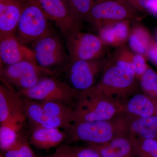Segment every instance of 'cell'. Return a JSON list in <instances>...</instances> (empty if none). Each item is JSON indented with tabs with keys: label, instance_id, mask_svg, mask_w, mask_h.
Returning a JSON list of instances; mask_svg holds the SVG:
<instances>
[{
	"label": "cell",
	"instance_id": "cell-1",
	"mask_svg": "<svg viewBox=\"0 0 157 157\" xmlns=\"http://www.w3.org/2000/svg\"><path fill=\"white\" fill-rule=\"evenodd\" d=\"M65 131L67 144L78 141L104 144L116 137L129 135V122L122 113L109 120L73 122Z\"/></svg>",
	"mask_w": 157,
	"mask_h": 157
},
{
	"label": "cell",
	"instance_id": "cell-2",
	"mask_svg": "<svg viewBox=\"0 0 157 157\" xmlns=\"http://www.w3.org/2000/svg\"><path fill=\"white\" fill-rule=\"evenodd\" d=\"M73 106V122L109 120L122 113V104L105 95L97 85L78 92Z\"/></svg>",
	"mask_w": 157,
	"mask_h": 157
},
{
	"label": "cell",
	"instance_id": "cell-3",
	"mask_svg": "<svg viewBox=\"0 0 157 157\" xmlns=\"http://www.w3.org/2000/svg\"><path fill=\"white\" fill-rule=\"evenodd\" d=\"M101 81L97 86L105 95L122 104L135 94L138 78L132 70L105 63Z\"/></svg>",
	"mask_w": 157,
	"mask_h": 157
},
{
	"label": "cell",
	"instance_id": "cell-4",
	"mask_svg": "<svg viewBox=\"0 0 157 157\" xmlns=\"http://www.w3.org/2000/svg\"><path fill=\"white\" fill-rule=\"evenodd\" d=\"M49 19L35 0H25L15 37L24 45L52 33Z\"/></svg>",
	"mask_w": 157,
	"mask_h": 157
},
{
	"label": "cell",
	"instance_id": "cell-5",
	"mask_svg": "<svg viewBox=\"0 0 157 157\" xmlns=\"http://www.w3.org/2000/svg\"><path fill=\"white\" fill-rule=\"evenodd\" d=\"M23 98L42 102L57 101L73 105L78 96V92L71 86L56 78L45 76L33 87L18 90Z\"/></svg>",
	"mask_w": 157,
	"mask_h": 157
},
{
	"label": "cell",
	"instance_id": "cell-6",
	"mask_svg": "<svg viewBox=\"0 0 157 157\" xmlns=\"http://www.w3.org/2000/svg\"><path fill=\"white\" fill-rule=\"evenodd\" d=\"M54 71L42 67L36 63L22 61L14 64L1 67V79L18 90H26L33 87L41 78L51 76Z\"/></svg>",
	"mask_w": 157,
	"mask_h": 157
},
{
	"label": "cell",
	"instance_id": "cell-7",
	"mask_svg": "<svg viewBox=\"0 0 157 157\" xmlns=\"http://www.w3.org/2000/svg\"><path fill=\"white\" fill-rule=\"evenodd\" d=\"M65 38L70 62L101 59L107 50V45L99 36L81 30L74 31Z\"/></svg>",
	"mask_w": 157,
	"mask_h": 157
},
{
	"label": "cell",
	"instance_id": "cell-8",
	"mask_svg": "<svg viewBox=\"0 0 157 157\" xmlns=\"http://www.w3.org/2000/svg\"><path fill=\"white\" fill-rule=\"evenodd\" d=\"M138 12L122 0H104L95 2L88 22L97 29L103 26L122 21L135 19Z\"/></svg>",
	"mask_w": 157,
	"mask_h": 157
},
{
	"label": "cell",
	"instance_id": "cell-9",
	"mask_svg": "<svg viewBox=\"0 0 157 157\" xmlns=\"http://www.w3.org/2000/svg\"><path fill=\"white\" fill-rule=\"evenodd\" d=\"M35 1L64 38L74 31L81 30L82 22L73 14L65 0Z\"/></svg>",
	"mask_w": 157,
	"mask_h": 157
},
{
	"label": "cell",
	"instance_id": "cell-10",
	"mask_svg": "<svg viewBox=\"0 0 157 157\" xmlns=\"http://www.w3.org/2000/svg\"><path fill=\"white\" fill-rule=\"evenodd\" d=\"M32 44L37 64L42 67L48 68L60 64L67 59H69L61 41L53 33L40 38Z\"/></svg>",
	"mask_w": 157,
	"mask_h": 157
},
{
	"label": "cell",
	"instance_id": "cell-11",
	"mask_svg": "<svg viewBox=\"0 0 157 157\" xmlns=\"http://www.w3.org/2000/svg\"><path fill=\"white\" fill-rule=\"evenodd\" d=\"M68 77L71 86L78 92L94 86L96 77L104 69L105 63L101 59L70 62Z\"/></svg>",
	"mask_w": 157,
	"mask_h": 157
},
{
	"label": "cell",
	"instance_id": "cell-12",
	"mask_svg": "<svg viewBox=\"0 0 157 157\" xmlns=\"http://www.w3.org/2000/svg\"><path fill=\"white\" fill-rule=\"evenodd\" d=\"M25 0H0V40L15 36Z\"/></svg>",
	"mask_w": 157,
	"mask_h": 157
},
{
	"label": "cell",
	"instance_id": "cell-13",
	"mask_svg": "<svg viewBox=\"0 0 157 157\" xmlns=\"http://www.w3.org/2000/svg\"><path fill=\"white\" fill-rule=\"evenodd\" d=\"M122 113L128 121L157 115V99L135 94L123 103Z\"/></svg>",
	"mask_w": 157,
	"mask_h": 157
},
{
	"label": "cell",
	"instance_id": "cell-14",
	"mask_svg": "<svg viewBox=\"0 0 157 157\" xmlns=\"http://www.w3.org/2000/svg\"><path fill=\"white\" fill-rule=\"evenodd\" d=\"M0 59L4 66L22 61L36 63L33 49L20 42L15 36L0 40Z\"/></svg>",
	"mask_w": 157,
	"mask_h": 157
},
{
	"label": "cell",
	"instance_id": "cell-15",
	"mask_svg": "<svg viewBox=\"0 0 157 157\" xmlns=\"http://www.w3.org/2000/svg\"><path fill=\"white\" fill-rule=\"evenodd\" d=\"M2 82L0 86V124L15 114L25 113L24 98L10 84Z\"/></svg>",
	"mask_w": 157,
	"mask_h": 157
},
{
	"label": "cell",
	"instance_id": "cell-16",
	"mask_svg": "<svg viewBox=\"0 0 157 157\" xmlns=\"http://www.w3.org/2000/svg\"><path fill=\"white\" fill-rule=\"evenodd\" d=\"M26 121L25 113H20L0 124V148L2 151L15 146L22 139L21 133Z\"/></svg>",
	"mask_w": 157,
	"mask_h": 157
},
{
	"label": "cell",
	"instance_id": "cell-17",
	"mask_svg": "<svg viewBox=\"0 0 157 157\" xmlns=\"http://www.w3.org/2000/svg\"><path fill=\"white\" fill-rule=\"evenodd\" d=\"M61 129L34 128L30 136L29 143L36 148L46 151L58 147L65 142L67 138L66 131Z\"/></svg>",
	"mask_w": 157,
	"mask_h": 157
},
{
	"label": "cell",
	"instance_id": "cell-18",
	"mask_svg": "<svg viewBox=\"0 0 157 157\" xmlns=\"http://www.w3.org/2000/svg\"><path fill=\"white\" fill-rule=\"evenodd\" d=\"M24 98V112L27 120L34 128L37 127L53 128L56 118L48 115L43 109L41 102Z\"/></svg>",
	"mask_w": 157,
	"mask_h": 157
},
{
	"label": "cell",
	"instance_id": "cell-19",
	"mask_svg": "<svg viewBox=\"0 0 157 157\" xmlns=\"http://www.w3.org/2000/svg\"><path fill=\"white\" fill-rule=\"evenodd\" d=\"M128 122L131 137L157 140V115Z\"/></svg>",
	"mask_w": 157,
	"mask_h": 157
},
{
	"label": "cell",
	"instance_id": "cell-20",
	"mask_svg": "<svg viewBox=\"0 0 157 157\" xmlns=\"http://www.w3.org/2000/svg\"><path fill=\"white\" fill-rule=\"evenodd\" d=\"M128 41L130 48L135 53L144 56L153 42L148 31L139 25L135 26L131 30Z\"/></svg>",
	"mask_w": 157,
	"mask_h": 157
},
{
	"label": "cell",
	"instance_id": "cell-21",
	"mask_svg": "<svg viewBox=\"0 0 157 157\" xmlns=\"http://www.w3.org/2000/svg\"><path fill=\"white\" fill-rule=\"evenodd\" d=\"M40 102L45 113L48 115L63 119L73 123L74 110L73 105L57 101Z\"/></svg>",
	"mask_w": 157,
	"mask_h": 157
},
{
	"label": "cell",
	"instance_id": "cell-22",
	"mask_svg": "<svg viewBox=\"0 0 157 157\" xmlns=\"http://www.w3.org/2000/svg\"><path fill=\"white\" fill-rule=\"evenodd\" d=\"M68 7L81 22L88 21L91 11L95 2L94 0H65Z\"/></svg>",
	"mask_w": 157,
	"mask_h": 157
},
{
	"label": "cell",
	"instance_id": "cell-23",
	"mask_svg": "<svg viewBox=\"0 0 157 157\" xmlns=\"http://www.w3.org/2000/svg\"><path fill=\"white\" fill-rule=\"evenodd\" d=\"M131 137L133 139L135 156L157 157V140Z\"/></svg>",
	"mask_w": 157,
	"mask_h": 157
},
{
	"label": "cell",
	"instance_id": "cell-24",
	"mask_svg": "<svg viewBox=\"0 0 157 157\" xmlns=\"http://www.w3.org/2000/svg\"><path fill=\"white\" fill-rule=\"evenodd\" d=\"M134 55L135 52L133 53L127 48L121 46L118 47L107 62L111 64L132 70L135 73V69L133 64Z\"/></svg>",
	"mask_w": 157,
	"mask_h": 157
},
{
	"label": "cell",
	"instance_id": "cell-25",
	"mask_svg": "<svg viewBox=\"0 0 157 157\" xmlns=\"http://www.w3.org/2000/svg\"><path fill=\"white\" fill-rule=\"evenodd\" d=\"M106 144L124 157L135 156L133 139L129 135L116 137Z\"/></svg>",
	"mask_w": 157,
	"mask_h": 157
},
{
	"label": "cell",
	"instance_id": "cell-26",
	"mask_svg": "<svg viewBox=\"0 0 157 157\" xmlns=\"http://www.w3.org/2000/svg\"><path fill=\"white\" fill-rule=\"evenodd\" d=\"M130 20L122 21L110 24L117 39L120 46H123L128 39L131 29Z\"/></svg>",
	"mask_w": 157,
	"mask_h": 157
},
{
	"label": "cell",
	"instance_id": "cell-27",
	"mask_svg": "<svg viewBox=\"0 0 157 157\" xmlns=\"http://www.w3.org/2000/svg\"><path fill=\"white\" fill-rule=\"evenodd\" d=\"M87 147L95 150L102 157H124L107 144H88Z\"/></svg>",
	"mask_w": 157,
	"mask_h": 157
},
{
	"label": "cell",
	"instance_id": "cell-28",
	"mask_svg": "<svg viewBox=\"0 0 157 157\" xmlns=\"http://www.w3.org/2000/svg\"><path fill=\"white\" fill-rule=\"evenodd\" d=\"M72 147L73 157H102L95 150L88 147Z\"/></svg>",
	"mask_w": 157,
	"mask_h": 157
},
{
	"label": "cell",
	"instance_id": "cell-29",
	"mask_svg": "<svg viewBox=\"0 0 157 157\" xmlns=\"http://www.w3.org/2000/svg\"><path fill=\"white\" fill-rule=\"evenodd\" d=\"M17 148L22 157H36L35 153L25 139L22 138L17 143Z\"/></svg>",
	"mask_w": 157,
	"mask_h": 157
},
{
	"label": "cell",
	"instance_id": "cell-30",
	"mask_svg": "<svg viewBox=\"0 0 157 157\" xmlns=\"http://www.w3.org/2000/svg\"><path fill=\"white\" fill-rule=\"evenodd\" d=\"M50 157H73L72 147L67 144L59 145Z\"/></svg>",
	"mask_w": 157,
	"mask_h": 157
},
{
	"label": "cell",
	"instance_id": "cell-31",
	"mask_svg": "<svg viewBox=\"0 0 157 157\" xmlns=\"http://www.w3.org/2000/svg\"><path fill=\"white\" fill-rule=\"evenodd\" d=\"M131 6L135 11H146V4L148 0H122Z\"/></svg>",
	"mask_w": 157,
	"mask_h": 157
},
{
	"label": "cell",
	"instance_id": "cell-32",
	"mask_svg": "<svg viewBox=\"0 0 157 157\" xmlns=\"http://www.w3.org/2000/svg\"><path fill=\"white\" fill-rule=\"evenodd\" d=\"M146 56L157 67V42H153L147 50Z\"/></svg>",
	"mask_w": 157,
	"mask_h": 157
},
{
	"label": "cell",
	"instance_id": "cell-33",
	"mask_svg": "<svg viewBox=\"0 0 157 157\" xmlns=\"http://www.w3.org/2000/svg\"><path fill=\"white\" fill-rule=\"evenodd\" d=\"M17 144L13 147L2 151V154H1L2 156V157H22L20 153L19 150L17 148Z\"/></svg>",
	"mask_w": 157,
	"mask_h": 157
},
{
	"label": "cell",
	"instance_id": "cell-34",
	"mask_svg": "<svg viewBox=\"0 0 157 157\" xmlns=\"http://www.w3.org/2000/svg\"><path fill=\"white\" fill-rule=\"evenodd\" d=\"M146 10L157 16V0H148L146 4Z\"/></svg>",
	"mask_w": 157,
	"mask_h": 157
},
{
	"label": "cell",
	"instance_id": "cell-35",
	"mask_svg": "<svg viewBox=\"0 0 157 157\" xmlns=\"http://www.w3.org/2000/svg\"><path fill=\"white\" fill-rule=\"evenodd\" d=\"M104 1V0H94L95 2H99V1Z\"/></svg>",
	"mask_w": 157,
	"mask_h": 157
},
{
	"label": "cell",
	"instance_id": "cell-36",
	"mask_svg": "<svg viewBox=\"0 0 157 157\" xmlns=\"http://www.w3.org/2000/svg\"><path fill=\"white\" fill-rule=\"evenodd\" d=\"M0 157H2V155H0Z\"/></svg>",
	"mask_w": 157,
	"mask_h": 157
}]
</instances>
